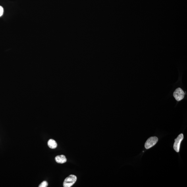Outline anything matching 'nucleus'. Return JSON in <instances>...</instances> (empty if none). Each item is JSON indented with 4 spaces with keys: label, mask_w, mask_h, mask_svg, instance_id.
I'll return each mask as SVG.
<instances>
[{
    "label": "nucleus",
    "mask_w": 187,
    "mask_h": 187,
    "mask_svg": "<svg viewBox=\"0 0 187 187\" xmlns=\"http://www.w3.org/2000/svg\"><path fill=\"white\" fill-rule=\"evenodd\" d=\"M55 160L58 163L63 164L66 161V159L64 155H58L55 157Z\"/></svg>",
    "instance_id": "5"
},
{
    "label": "nucleus",
    "mask_w": 187,
    "mask_h": 187,
    "mask_svg": "<svg viewBox=\"0 0 187 187\" xmlns=\"http://www.w3.org/2000/svg\"><path fill=\"white\" fill-rule=\"evenodd\" d=\"M184 95V91L180 88H177L173 93L174 97L178 101H180L183 99Z\"/></svg>",
    "instance_id": "4"
},
{
    "label": "nucleus",
    "mask_w": 187,
    "mask_h": 187,
    "mask_svg": "<svg viewBox=\"0 0 187 187\" xmlns=\"http://www.w3.org/2000/svg\"><path fill=\"white\" fill-rule=\"evenodd\" d=\"M183 138V134H181L179 135L177 138L175 140L173 147L174 150L177 152L178 153L180 151V143Z\"/></svg>",
    "instance_id": "3"
},
{
    "label": "nucleus",
    "mask_w": 187,
    "mask_h": 187,
    "mask_svg": "<svg viewBox=\"0 0 187 187\" xmlns=\"http://www.w3.org/2000/svg\"><path fill=\"white\" fill-rule=\"evenodd\" d=\"M48 186V183L46 181H43L39 185V187H47Z\"/></svg>",
    "instance_id": "7"
},
{
    "label": "nucleus",
    "mask_w": 187,
    "mask_h": 187,
    "mask_svg": "<svg viewBox=\"0 0 187 187\" xmlns=\"http://www.w3.org/2000/svg\"><path fill=\"white\" fill-rule=\"evenodd\" d=\"M47 145L50 148L52 149H55L57 146V142L55 140L52 139H50L48 141Z\"/></svg>",
    "instance_id": "6"
},
{
    "label": "nucleus",
    "mask_w": 187,
    "mask_h": 187,
    "mask_svg": "<svg viewBox=\"0 0 187 187\" xmlns=\"http://www.w3.org/2000/svg\"><path fill=\"white\" fill-rule=\"evenodd\" d=\"M4 12V9L2 6H0V17L3 15Z\"/></svg>",
    "instance_id": "8"
},
{
    "label": "nucleus",
    "mask_w": 187,
    "mask_h": 187,
    "mask_svg": "<svg viewBox=\"0 0 187 187\" xmlns=\"http://www.w3.org/2000/svg\"><path fill=\"white\" fill-rule=\"evenodd\" d=\"M77 178L76 176L71 175L66 178L63 183L64 187H70L72 186L76 181Z\"/></svg>",
    "instance_id": "1"
},
{
    "label": "nucleus",
    "mask_w": 187,
    "mask_h": 187,
    "mask_svg": "<svg viewBox=\"0 0 187 187\" xmlns=\"http://www.w3.org/2000/svg\"><path fill=\"white\" fill-rule=\"evenodd\" d=\"M158 140L159 139L157 137H151L150 138L148 139L145 142V148L146 149H149L153 147L154 145L156 144Z\"/></svg>",
    "instance_id": "2"
}]
</instances>
